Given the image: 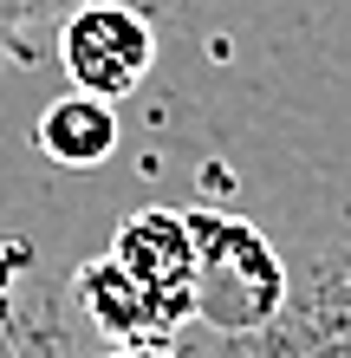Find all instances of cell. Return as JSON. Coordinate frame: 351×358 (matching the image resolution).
I'll list each match as a JSON object with an SVG mask.
<instances>
[{
  "label": "cell",
  "instance_id": "7",
  "mask_svg": "<svg viewBox=\"0 0 351 358\" xmlns=\"http://www.w3.org/2000/svg\"><path fill=\"white\" fill-rule=\"evenodd\" d=\"M98 358H182V352H176V339H117Z\"/></svg>",
  "mask_w": 351,
  "mask_h": 358
},
{
  "label": "cell",
  "instance_id": "5",
  "mask_svg": "<svg viewBox=\"0 0 351 358\" xmlns=\"http://www.w3.org/2000/svg\"><path fill=\"white\" fill-rule=\"evenodd\" d=\"M72 293H78V306H85V320L98 332H111V339H176V332L163 326L156 300L124 273L117 255L85 261V267H78V280H72Z\"/></svg>",
  "mask_w": 351,
  "mask_h": 358
},
{
  "label": "cell",
  "instance_id": "6",
  "mask_svg": "<svg viewBox=\"0 0 351 358\" xmlns=\"http://www.w3.org/2000/svg\"><path fill=\"white\" fill-rule=\"evenodd\" d=\"M72 7H85V0H0V20H7L33 52H46V33H59V20Z\"/></svg>",
  "mask_w": 351,
  "mask_h": 358
},
{
  "label": "cell",
  "instance_id": "4",
  "mask_svg": "<svg viewBox=\"0 0 351 358\" xmlns=\"http://www.w3.org/2000/svg\"><path fill=\"white\" fill-rule=\"evenodd\" d=\"M117 137H124L117 104L98 98V92H78V85L33 117V150L46 163H59V170H98V163H111Z\"/></svg>",
  "mask_w": 351,
  "mask_h": 358
},
{
  "label": "cell",
  "instance_id": "8",
  "mask_svg": "<svg viewBox=\"0 0 351 358\" xmlns=\"http://www.w3.org/2000/svg\"><path fill=\"white\" fill-rule=\"evenodd\" d=\"M27 59H39L33 46H27V39H20L13 27H7V20H0V72H13V66H27Z\"/></svg>",
  "mask_w": 351,
  "mask_h": 358
},
{
  "label": "cell",
  "instance_id": "2",
  "mask_svg": "<svg viewBox=\"0 0 351 358\" xmlns=\"http://www.w3.org/2000/svg\"><path fill=\"white\" fill-rule=\"evenodd\" d=\"M59 46V66L78 92H98V98H130L156 66V27L150 13L130 7V0H85L59 20L52 33Z\"/></svg>",
  "mask_w": 351,
  "mask_h": 358
},
{
  "label": "cell",
  "instance_id": "1",
  "mask_svg": "<svg viewBox=\"0 0 351 358\" xmlns=\"http://www.w3.org/2000/svg\"><path fill=\"white\" fill-rule=\"evenodd\" d=\"M195 228V320H209L221 332H260L274 326V313L286 306V273L247 222L234 215H189Z\"/></svg>",
  "mask_w": 351,
  "mask_h": 358
},
{
  "label": "cell",
  "instance_id": "3",
  "mask_svg": "<svg viewBox=\"0 0 351 358\" xmlns=\"http://www.w3.org/2000/svg\"><path fill=\"white\" fill-rule=\"evenodd\" d=\"M111 255L156 300V313H163V326H170V332H182V326L195 320L202 261H195V228H189V215H176V208H137V215L117 222Z\"/></svg>",
  "mask_w": 351,
  "mask_h": 358
}]
</instances>
